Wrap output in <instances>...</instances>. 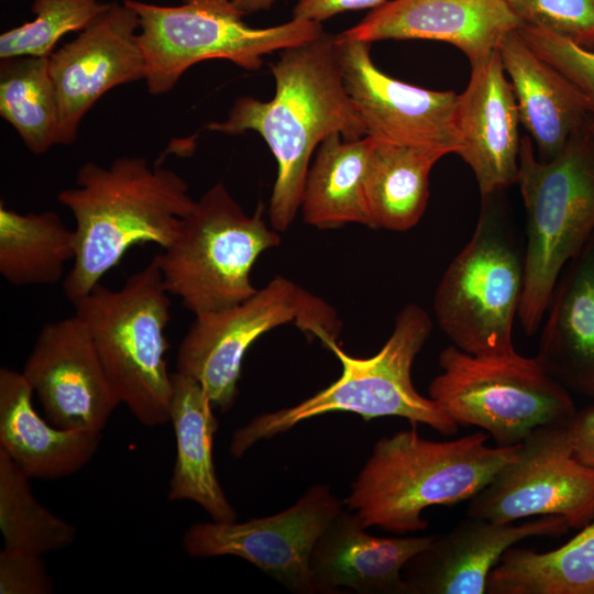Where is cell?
<instances>
[{"instance_id":"obj_1","label":"cell","mask_w":594,"mask_h":594,"mask_svg":"<svg viewBox=\"0 0 594 594\" xmlns=\"http://www.w3.org/2000/svg\"><path fill=\"white\" fill-rule=\"evenodd\" d=\"M271 69V100L241 97L224 121H212L206 129L229 135L254 131L264 139L277 164L270 223L284 232L300 209L314 151L331 134L356 140L366 136V129L344 85L336 35L323 32L283 50Z\"/></svg>"},{"instance_id":"obj_2","label":"cell","mask_w":594,"mask_h":594,"mask_svg":"<svg viewBox=\"0 0 594 594\" xmlns=\"http://www.w3.org/2000/svg\"><path fill=\"white\" fill-rule=\"evenodd\" d=\"M188 190L177 173L143 157H119L107 167L84 164L76 187L57 195L76 224L75 257L63 282L66 298L88 294L133 246H169L195 207Z\"/></svg>"},{"instance_id":"obj_3","label":"cell","mask_w":594,"mask_h":594,"mask_svg":"<svg viewBox=\"0 0 594 594\" xmlns=\"http://www.w3.org/2000/svg\"><path fill=\"white\" fill-rule=\"evenodd\" d=\"M488 438L482 430L433 441L416 428L383 437L351 485L348 508L365 528L399 535L425 530L427 507L470 501L516 458L519 443L490 447Z\"/></svg>"},{"instance_id":"obj_4","label":"cell","mask_w":594,"mask_h":594,"mask_svg":"<svg viewBox=\"0 0 594 594\" xmlns=\"http://www.w3.org/2000/svg\"><path fill=\"white\" fill-rule=\"evenodd\" d=\"M432 327L422 307L408 304L397 314L385 344L370 358L352 356L342 350L338 341L329 342L326 348L334 353L342 366L340 377L297 405L260 414L238 428L231 439L230 453L240 458L256 442L331 411L356 414L366 421L397 416L414 425H427L443 436L454 435L459 426L435 400L420 395L411 380L414 361L430 337Z\"/></svg>"},{"instance_id":"obj_5","label":"cell","mask_w":594,"mask_h":594,"mask_svg":"<svg viewBox=\"0 0 594 594\" xmlns=\"http://www.w3.org/2000/svg\"><path fill=\"white\" fill-rule=\"evenodd\" d=\"M516 184L526 221L518 319L534 336L562 270L594 233V135L587 122L550 161H540L531 139L522 136Z\"/></svg>"},{"instance_id":"obj_6","label":"cell","mask_w":594,"mask_h":594,"mask_svg":"<svg viewBox=\"0 0 594 594\" xmlns=\"http://www.w3.org/2000/svg\"><path fill=\"white\" fill-rule=\"evenodd\" d=\"M169 296L154 256L128 277L121 288L110 289L99 283L72 301L120 403L148 427L169 422L173 394L166 361Z\"/></svg>"},{"instance_id":"obj_7","label":"cell","mask_w":594,"mask_h":594,"mask_svg":"<svg viewBox=\"0 0 594 594\" xmlns=\"http://www.w3.org/2000/svg\"><path fill=\"white\" fill-rule=\"evenodd\" d=\"M503 191L482 197L474 232L444 271L433 297L442 332L473 355L515 352L513 327L525 284V239L501 199Z\"/></svg>"},{"instance_id":"obj_8","label":"cell","mask_w":594,"mask_h":594,"mask_svg":"<svg viewBox=\"0 0 594 594\" xmlns=\"http://www.w3.org/2000/svg\"><path fill=\"white\" fill-rule=\"evenodd\" d=\"M279 244V232L263 219V206L250 216L217 183L183 219L174 242L155 256L166 290L196 316L252 296L256 260Z\"/></svg>"},{"instance_id":"obj_9","label":"cell","mask_w":594,"mask_h":594,"mask_svg":"<svg viewBox=\"0 0 594 594\" xmlns=\"http://www.w3.org/2000/svg\"><path fill=\"white\" fill-rule=\"evenodd\" d=\"M139 15V44L151 95L170 91L197 63L226 59L246 70L262 67L265 55L319 37L321 23L294 19L270 28H252L231 0H182L160 6L124 0Z\"/></svg>"},{"instance_id":"obj_10","label":"cell","mask_w":594,"mask_h":594,"mask_svg":"<svg viewBox=\"0 0 594 594\" xmlns=\"http://www.w3.org/2000/svg\"><path fill=\"white\" fill-rule=\"evenodd\" d=\"M439 365L429 397L458 426L479 427L499 447L518 444L542 426L566 425L576 413L571 393L536 356L473 355L450 344Z\"/></svg>"},{"instance_id":"obj_11","label":"cell","mask_w":594,"mask_h":594,"mask_svg":"<svg viewBox=\"0 0 594 594\" xmlns=\"http://www.w3.org/2000/svg\"><path fill=\"white\" fill-rule=\"evenodd\" d=\"M284 324L295 326L324 346L337 341L342 330L331 305L276 276L235 306L196 315L178 346L176 372L197 381L212 405L228 411L238 395L246 351L261 336Z\"/></svg>"},{"instance_id":"obj_12","label":"cell","mask_w":594,"mask_h":594,"mask_svg":"<svg viewBox=\"0 0 594 594\" xmlns=\"http://www.w3.org/2000/svg\"><path fill=\"white\" fill-rule=\"evenodd\" d=\"M566 425L535 429L516 458L470 499L466 516L514 522L552 515L579 529L593 521L594 468L574 454Z\"/></svg>"},{"instance_id":"obj_13","label":"cell","mask_w":594,"mask_h":594,"mask_svg":"<svg viewBox=\"0 0 594 594\" xmlns=\"http://www.w3.org/2000/svg\"><path fill=\"white\" fill-rule=\"evenodd\" d=\"M343 509V503L329 485L316 484L290 507L272 516L243 522L194 524L183 537V547L196 558H242L289 591L312 594V549Z\"/></svg>"},{"instance_id":"obj_14","label":"cell","mask_w":594,"mask_h":594,"mask_svg":"<svg viewBox=\"0 0 594 594\" xmlns=\"http://www.w3.org/2000/svg\"><path fill=\"white\" fill-rule=\"evenodd\" d=\"M139 30V15L130 6L110 2L75 40L48 56L59 109L58 145L74 143L81 120L107 91L144 79Z\"/></svg>"},{"instance_id":"obj_15","label":"cell","mask_w":594,"mask_h":594,"mask_svg":"<svg viewBox=\"0 0 594 594\" xmlns=\"http://www.w3.org/2000/svg\"><path fill=\"white\" fill-rule=\"evenodd\" d=\"M22 374L61 429L101 433L121 404L76 314L43 326Z\"/></svg>"},{"instance_id":"obj_16","label":"cell","mask_w":594,"mask_h":594,"mask_svg":"<svg viewBox=\"0 0 594 594\" xmlns=\"http://www.w3.org/2000/svg\"><path fill=\"white\" fill-rule=\"evenodd\" d=\"M336 36L344 85L367 136L454 153L458 94L429 90L392 78L373 63L371 43Z\"/></svg>"},{"instance_id":"obj_17","label":"cell","mask_w":594,"mask_h":594,"mask_svg":"<svg viewBox=\"0 0 594 594\" xmlns=\"http://www.w3.org/2000/svg\"><path fill=\"white\" fill-rule=\"evenodd\" d=\"M569 528L563 517L552 515L520 524L466 516L405 564L407 593H487L488 576L509 548L529 538L559 537Z\"/></svg>"},{"instance_id":"obj_18","label":"cell","mask_w":594,"mask_h":594,"mask_svg":"<svg viewBox=\"0 0 594 594\" xmlns=\"http://www.w3.org/2000/svg\"><path fill=\"white\" fill-rule=\"evenodd\" d=\"M519 123L514 89L497 50L471 65L469 84L454 109V154L472 169L482 197L516 183Z\"/></svg>"},{"instance_id":"obj_19","label":"cell","mask_w":594,"mask_h":594,"mask_svg":"<svg viewBox=\"0 0 594 594\" xmlns=\"http://www.w3.org/2000/svg\"><path fill=\"white\" fill-rule=\"evenodd\" d=\"M521 25L507 0H388L340 33L353 41L431 40L454 45L471 65Z\"/></svg>"},{"instance_id":"obj_20","label":"cell","mask_w":594,"mask_h":594,"mask_svg":"<svg viewBox=\"0 0 594 594\" xmlns=\"http://www.w3.org/2000/svg\"><path fill=\"white\" fill-rule=\"evenodd\" d=\"M365 529L350 509H343L330 522L310 556L314 593L346 587L362 594H408L403 569L435 535L384 538Z\"/></svg>"},{"instance_id":"obj_21","label":"cell","mask_w":594,"mask_h":594,"mask_svg":"<svg viewBox=\"0 0 594 594\" xmlns=\"http://www.w3.org/2000/svg\"><path fill=\"white\" fill-rule=\"evenodd\" d=\"M536 359L570 393L594 398V233L562 270Z\"/></svg>"},{"instance_id":"obj_22","label":"cell","mask_w":594,"mask_h":594,"mask_svg":"<svg viewBox=\"0 0 594 594\" xmlns=\"http://www.w3.org/2000/svg\"><path fill=\"white\" fill-rule=\"evenodd\" d=\"M498 53L514 89L520 123L535 144L537 157L554 158L585 127L591 116L587 99L561 72L538 56L517 29L503 38Z\"/></svg>"},{"instance_id":"obj_23","label":"cell","mask_w":594,"mask_h":594,"mask_svg":"<svg viewBox=\"0 0 594 594\" xmlns=\"http://www.w3.org/2000/svg\"><path fill=\"white\" fill-rule=\"evenodd\" d=\"M22 372L0 370V449L30 479H61L80 470L96 453L100 433L65 430L43 419Z\"/></svg>"},{"instance_id":"obj_24","label":"cell","mask_w":594,"mask_h":594,"mask_svg":"<svg viewBox=\"0 0 594 594\" xmlns=\"http://www.w3.org/2000/svg\"><path fill=\"white\" fill-rule=\"evenodd\" d=\"M169 421L176 437V461L169 482V501H191L215 521L237 520L217 476L212 457L218 420L202 386L191 377L172 373Z\"/></svg>"},{"instance_id":"obj_25","label":"cell","mask_w":594,"mask_h":594,"mask_svg":"<svg viewBox=\"0 0 594 594\" xmlns=\"http://www.w3.org/2000/svg\"><path fill=\"white\" fill-rule=\"evenodd\" d=\"M372 147L371 136L345 140L338 133L318 145L301 195L304 222L318 229L371 228L365 185Z\"/></svg>"},{"instance_id":"obj_26","label":"cell","mask_w":594,"mask_h":594,"mask_svg":"<svg viewBox=\"0 0 594 594\" xmlns=\"http://www.w3.org/2000/svg\"><path fill=\"white\" fill-rule=\"evenodd\" d=\"M446 155L441 150L373 139L365 185L371 228L398 232L414 228L428 205L431 169Z\"/></svg>"},{"instance_id":"obj_27","label":"cell","mask_w":594,"mask_h":594,"mask_svg":"<svg viewBox=\"0 0 594 594\" xmlns=\"http://www.w3.org/2000/svg\"><path fill=\"white\" fill-rule=\"evenodd\" d=\"M490 594H594V520L546 552L509 548L492 570Z\"/></svg>"},{"instance_id":"obj_28","label":"cell","mask_w":594,"mask_h":594,"mask_svg":"<svg viewBox=\"0 0 594 594\" xmlns=\"http://www.w3.org/2000/svg\"><path fill=\"white\" fill-rule=\"evenodd\" d=\"M75 233L51 210L19 213L0 205V274L15 286L59 282L75 257Z\"/></svg>"},{"instance_id":"obj_29","label":"cell","mask_w":594,"mask_h":594,"mask_svg":"<svg viewBox=\"0 0 594 594\" xmlns=\"http://www.w3.org/2000/svg\"><path fill=\"white\" fill-rule=\"evenodd\" d=\"M0 114L33 154L57 144L59 109L48 57L1 59Z\"/></svg>"},{"instance_id":"obj_30","label":"cell","mask_w":594,"mask_h":594,"mask_svg":"<svg viewBox=\"0 0 594 594\" xmlns=\"http://www.w3.org/2000/svg\"><path fill=\"white\" fill-rule=\"evenodd\" d=\"M28 474L0 449V530L3 549L34 554L68 547L76 528L34 497Z\"/></svg>"},{"instance_id":"obj_31","label":"cell","mask_w":594,"mask_h":594,"mask_svg":"<svg viewBox=\"0 0 594 594\" xmlns=\"http://www.w3.org/2000/svg\"><path fill=\"white\" fill-rule=\"evenodd\" d=\"M109 4L103 0H33L34 20L0 35V59L48 57L64 35L86 29Z\"/></svg>"},{"instance_id":"obj_32","label":"cell","mask_w":594,"mask_h":594,"mask_svg":"<svg viewBox=\"0 0 594 594\" xmlns=\"http://www.w3.org/2000/svg\"><path fill=\"white\" fill-rule=\"evenodd\" d=\"M521 25L594 50V0H507Z\"/></svg>"},{"instance_id":"obj_33","label":"cell","mask_w":594,"mask_h":594,"mask_svg":"<svg viewBox=\"0 0 594 594\" xmlns=\"http://www.w3.org/2000/svg\"><path fill=\"white\" fill-rule=\"evenodd\" d=\"M519 34L542 59L561 72L585 96L594 117V50H588L546 30L520 25Z\"/></svg>"},{"instance_id":"obj_34","label":"cell","mask_w":594,"mask_h":594,"mask_svg":"<svg viewBox=\"0 0 594 594\" xmlns=\"http://www.w3.org/2000/svg\"><path fill=\"white\" fill-rule=\"evenodd\" d=\"M53 581L40 554L1 550V594H48L53 592Z\"/></svg>"},{"instance_id":"obj_35","label":"cell","mask_w":594,"mask_h":594,"mask_svg":"<svg viewBox=\"0 0 594 594\" xmlns=\"http://www.w3.org/2000/svg\"><path fill=\"white\" fill-rule=\"evenodd\" d=\"M388 0H298L293 18L321 23L348 10L375 9Z\"/></svg>"},{"instance_id":"obj_36","label":"cell","mask_w":594,"mask_h":594,"mask_svg":"<svg viewBox=\"0 0 594 594\" xmlns=\"http://www.w3.org/2000/svg\"><path fill=\"white\" fill-rule=\"evenodd\" d=\"M566 428L576 458L594 468V407L576 411Z\"/></svg>"},{"instance_id":"obj_37","label":"cell","mask_w":594,"mask_h":594,"mask_svg":"<svg viewBox=\"0 0 594 594\" xmlns=\"http://www.w3.org/2000/svg\"><path fill=\"white\" fill-rule=\"evenodd\" d=\"M234 7L243 14L255 13L270 9L277 0H231Z\"/></svg>"},{"instance_id":"obj_38","label":"cell","mask_w":594,"mask_h":594,"mask_svg":"<svg viewBox=\"0 0 594 594\" xmlns=\"http://www.w3.org/2000/svg\"><path fill=\"white\" fill-rule=\"evenodd\" d=\"M587 125L591 130V132L593 133L594 135V117L590 116L588 120H587Z\"/></svg>"}]
</instances>
